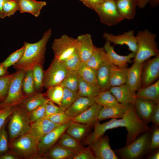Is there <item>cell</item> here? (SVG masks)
I'll return each instance as SVG.
<instances>
[{"label": "cell", "mask_w": 159, "mask_h": 159, "mask_svg": "<svg viewBox=\"0 0 159 159\" xmlns=\"http://www.w3.org/2000/svg\"><path fill=\"white\" fill-rule=\"evenodd\" d=\"M93 132L84 140L83 144L89 145L103 135L108 130L119 127H126L127 131L126 145L133 142L140 134L149 130L146 122L138 116L134 105H130L124 116L120 119H111L100 123L97 120L94 125Z\"/></svg>", "instance_id": "6da1fadb"}, {"label": "cell", "mask_w": 159, "mask_h": 159, "mask_svg": "<svg viewBox=\"0 0 159 159\" xmlns=\"http://www.w3.org/2000/svg\"><path fill=\"white\" fill-rule=\"evenodd\" d=\"M50 28L44 33L42 38L33 43L24 42L23 54L20 60L15 64L14 68L16 70L26 71L32 69L36 65L43 66L45 61V56L47 43L52 34Z\"/></svg>", "instance_id": "7a4b0ae2"}, {"label": "cell", "mask_w": 159, "mask_h": 159, "mask_svg": "<svg viewBox=\"0 0 159 159\" xmlns=\"http://www.w3.org/2000/svg\"><path fill=\"white\" fill-rule=\"evenodd\" d=\"M156 37V34L148 29L138 32L136 36L137 51L133 62L144 63L150 57L159 54Z\"/></svg>", "instance_id": "3957f363"}, {"label": "cell", "mask_w": 159, "mask_h": 159, "mask_svg": "<svg viewBox=\"0 0 159 159\" xmlns=\"http://www.w3.org/2000/svg\"><path fill=\"white\" fill-rule=\"evenodd\" d=\"M39 142L27 133L10 140L9 150L21 159H40L38 149Z\"/></svg>", "instance_id": "277c9868"}, {"label": "cell", "mask_w": 159, "mask_h": 159, "mask_svg": "<svg viewBox=\"0 0 159 159\" xmlns=\"http://www.w3.org/2000/svg\"><path fill=\"white\" fill-rule=\"evenodd\" d=\"M8 122L9 141L28 133L32 123L29 112L20 105L14 106Z\"/></svg>", "instance_id": "5b68a950"}, {"label": "cell", "mask_w": 159, "mask_h": 159, "mask_svg": "<svg viewBox=\"0 0 159 159\" xmlns=\"http://www.w3.org/2000/svg\"><path fill=\"white\" fill-rule=\"evenodd\" d=\"M25 71L19 70L13 73L7 96L0 103V109L6 107L19 105L26 96L22 89V81Z\"/></svg>", "instance_id": "8992f818"}, {"label": "cell", "mask_w": 159, "mask_h": 159, "mask_svg": "<svg viewBox=\"0 0 159 159\" xmlns=\"http://www.w3.org/2000/svg\"><path fill=\"white\" fill-rule=\"evenodd\" d=\"M148 131L144 132L130 144L116 151L124 159L138 158L150 149L151 135Z\"/></svg>", "instance_id": "52a82bcc"}, {"label": "cell", "mask_w": 159, "mask_h": 159, "mask_svg": "<svg viewBox=\"0 0 159 159\" xmlns=\"http://www.w3.org/2000/svg\"><path fill=\"white\" fill-rule=\"evenodd\" d=\"M79 46L77 38L64 34L54 40L51 48L54 54V58L63 61L77 51Z\"/></svg>", "instance_id": "ba28073f"}, {"label": "cell", "mask_w": 159, "mask_h": 159, "mask_svg": "<svg viewBox=\"0 0 159 159\" xmlns=\"http://www.w3.org/2000/svg\"><path fill=\"white\" fill-rule=\"evenodd\" d=\"M69 71L62 62L54 58L49 67L44 71L43 87L47 89L59 85Z\"/></svg>", "instance_id": "9c48e42d"}, {"label": "cell", "mask_w": 159, "mask_h": 159, "mask_svg": "<svg viewBox=\"0 0 159 159\" xmlns=\"http://www.w3.org/2000/svg\"><path fill=\"white\" fill-rule=\"evenodd\" d=\"M94 10L100 21L107 26L115 25L124 19L117 10L115 0H106L96 6Z\"/></svg>", "instance_id": "30bf717a"}, {"label": "cell", "mask_w": 159, "mask_h": 159, "mask_svg": "<svg viewBox=\"0 0 159 159\" xmlns=\"http://www.w3.org/2000/svg\"><path fill=\"white\" fill-rule=\"evenodd\" d=\"M73 122L59 126L47 134L40 139L38 145L40 159H42L43 155L53 146Z\"/></svg>", "instance_id": "8fae6325"}, {"label": "cell", "mask_w": 159, "mask_h": 159, "mask_svg": "<svg viewBox=\"0 0 159 159\" xmlns=\"http://www.w3.org/2000/svg\"><path fill=\"white\" fill-rule=\"evenodd\" d=\"M96 159H117L109 144L107 135H102L89 145Z\"/></svg>", "instance_id": "7c38bea8"}, {"label": "cell", "mask_w": 159, "mask_h": 159, "mask_svg": "<svg viewBox=\"0 0 159 159\" xmlns=\"http://www.w3.org/2000/svg\"><path fill=\"white\" fill-rule=\"evenodd\" d=\"M159 76V54L144 64L142 72L141 88L150 85L157 80Z\"/></svg>", "instance_id": "4fadbf2b"}, {"label": "cell", "mask_w": 159, "mask_h": 159, "mask_svg": "<svg viewBox=\"0 0 159 159\" xmlns=\"http://www.w3.org/2000/svg\"><path fill=\"white\" fill-rule=\"evenodd\" d=\"M134 33V31L132 30L117 35L105 32L104 33L103 37L106 41L112 43L114 45H126L129 50L136 53L137 47Z\"/></svg>", "instance_id": "5bb4252c"}, {"label": "cell", "mask_w": 159, "mask_h": 159, "mask_svg": "<svg viewBox=\"0 0 159 159\" xmlns=\"http://www.w3.org/2000/svg\"><path fill=\"white\" fill-rule=\"evenodd\" d=\"M109 62L111 64L121 68L127 67L128 63L132 62L131 59L134 58L136 53L131 52L126 55H121L114 50L111 43L106 41L103 47Z\"/></svg>", "instance_id": "9a60e30c"}, {"label": "cell", "mask_w": 159, "mask_h": 159, "mask_svg": "<svg viewBox=\"0 0 159 159\" xmlns=\"http://www.w3.org/2000/svg\"><path fill=\"white\" fill-rule=\"evenodd\" d=\"M109 90L120 103L125 105H134L136 99V92L126 84L112 86Z\"/></svg>", "instance_id": "2e32d148"}, {"label": "cell", "mask_w": 159, "mask_h": 159, "mask_svg": "<svg viewBox=\"0 0 159 159\" xmlns=\"http://www.w3.org/2000/svg\"><path fill=\"white\" fill-rule=\"evenodd\" d=\"M60 125L45 117L32 122L28 133L39 141L47 134Z\"/></svg>", "instance_id": "e0dca14e"}, {"label": "cell", "mask_w": 159, "mask_h": 159, "mask_svg": "<svg viewBox=\"0 0 159 159\" xmlns=\"http://www.w3.org/2000/svg\"><path fill=\"white\" fill-rule=\"evenodd\" d=\"M144 63L133 62L129 67L126 84L134 91L136 92L141 87L142 72Z\"/></svg>", "instance_id": "ac0fdd59"}, {"label": "cell", "mask_w": 159, "mask_h": 159, "mask_svg": "<svg viewBox=\"0 0 159 159\" xmlns=\"http://www.w3.org/2000/svg\"><path fill=\"white\" fill-rule=\"evenodd\" d=\"M79 44L78 52L82 62H86L94 51V45L91 35L89 34L80 35L77 38Z\"/></svg>", "instance_id": "d6986e66"}, {"label": "cell", "mask_w": 159, "mask_h": 159, "mask_svg": "<svg viewBox=\"0 0 159 159\" xmlns=\"http://www.w3.org/2000/svg\"><path fill=\"white\" fill-rule=\"evenodd\" d=\"M156 104L151 100L136 98L134 105L139 117L147 122H149Z\"/></svg>", "instance_id": "ffe728a7"}, {"label": "cell", "mask_w": 159, "mask_h": 159, "mask_svg": "<svg viewBox=\"0 0 159 159\" xmlns=\"http://www.w3.org/2000/svg\"><path fill=\"white\" fill-rule=\"evenodd\" d=\"M95 102L94 98L79 96L65 112L74 117L84 112Z\"/></svg>", "instance_id": "44dd1931"}, {"label": "cell", "mask_w": 159, "mask_h": 159, "mask_svg": "<svg viewBox=\"0 0 159 159\" xmlns=\"http://www.w3.org/2000/svg\"><path fill=\"white\" fill-rule=\"evenodd\" d=\"M102 106L95 102L87 109L78 116L74 118L73 122L94 125L97 120V117Z\"/></svg>", "instance_id": "7402d4cb"}, {"label": "cell", "mask_w": 159, "mask_h": 159, "mask_svg": "<svg viewBox=\"0 0 159 159\" xmlns=\"http://www.w3.org/2000/svg\"><path fill=\"white\" fill-rule=\"evenodd\" d=\"M115 3L118 12L124 19L134 18L138 6L137 0H116Z\"/></svg>", "instance_id": "603a6c76"}, {"label": "cell", "mask_w": 159, "mask_h": 159, "mask_svg": "<svg viewBox=\"0 0 159 159\" xmlns=\"http://www.w3.org/2000/svg\"><path fill=\"white\" fill-rule=\"evenodd\" d=\"M17 0L19 6V11L20 13H29L36 17L39 15L41 9L47 4L45 1L36 0Z\"/></svg>", "instance_id": "cb8c5ba5"}, {"label": "cell", "mask_w": 159, "mask_h": 159, "mask_svg": "<svg viewBox=\"0 0 159 159\" xmlns=\"http://www.w3.org/2000/svg\"><path fill=\"white\" fill-rule=\"evenodd\" d=\"M48 99L39 92L26 96L19 105L29 113L39 106L46 103Z\"/></svg>", "instance_id": "d4e9b609"}, {"label": "cell", "mask_w": 159, "mask_h": 159, "mask_svg": "<svg viewBox=\"0 0 159 159\" xmlns=\"http://www.w3.org/2000/svg\"><path fill=\"white\" fill-rule=\"evenodd\" d=\"M136 98L152 100L159 103V80L152 84L141 88L136 92Z\"/></svg>", "instance_id": "484cf974"}, {"label": "cell", "mask_w": 159, "mask_h": 159, "mask_svg": "<svg viewBox=\"0 0 159 159\" xmlns=\"http://www.w3.org/2000/svg\"><path fill=\"white\" fill-rule=\"evenodd\" d=\"M129 68H120L111 63L110 70V82L112 86L126 84Z\"/></svg>", "instance_id": "4316f807"}, {"label": "cell", "mask_w": 159, "mask_h": 159, "mask_svg": "<svg viewBox=\"0 0 159 159\" xmlns=\"http://www.w3.org/2000/svg\"><path fill=\"white\" fill-rule=\"evenodd\" d=\"M111 63L102 64L97 70V85L100 91L109 90L111 87L110 82V70Z\"/></svg>", "instance_id": "83f0119b"}, {"label": "cell", "mask_w": 159, "mask_h": 159, "mask_svg": "<svg viewBox=\"0 0 159 159\" xmlns=\"http://www.w3.org/2000/svg\"><path fill=\"white\" fill-rule=\"evenodd\" d=\"M129 105L124 107H102L99 112L97 120L102 121L109 118H122L125 114Z\"/></svg>", "instance_id": "f1b7e54d"}, {"label": "cell", "mask_w": 159, "mask_h": 159, "mask_svg": "<svg viewBox=\"0 0 159 159\" xmlns=\"http://www.w3.org/2000/svg\"><path fill=\"white\" fill-rule=\"evenodd\" d=\"M75 71L87 83L94 86L97 85V70L89 67L85 62H81Z\"/></svg>", "instance_id": "f546056e"}, {"label": "cell", "mask_w": 159, "mask_h": 159, "mask_svg": "<svg viewBox=\"0 0 159 159\" xmlns=\"http://www.w3.org/2000/svg\"><path fill=\"white\" fill-rule=\"evenodd\" d=\"M76 152L57 144L44 154L42 159H71Z\"/></svg>", "instance_id": "4dcf8cb0"}, {"label": "cell", "mask_w": 159, "mask_h": 159, "mask_svg": "<svg viewBox=\"0 0 159 159\" xmlns=\"http://www.w3.org/2000/svg\"><path fill=\"white\" fill-rule=\"evenodd\" d=\"M94 99L95 102L103 107H124L128 105L119 103L109 90L101 91Z\"/></svg>", "instance_id": "1f68e13d"}, {"label": "cell", "mask_w": 159, "mask_h": 159, "mask_svg": "<svg viewBox=\"0 0 159 159\" xmlns=\"http://www.w3.org/2000/svg\"><path fill=\"white\" fill-rule=\"evenodd\" d=\"M107 62L109 61L103 48L95 46L92 54L85 63L89 67L97 70L102 64Z\"/></svg>", "instance_id": "d6a6232c"}, {"label": "cell", "mask_w": 159, "mask_h": 159, "mask_svg": "<svg viewBox=\"0 0 159 159\" xmlns=\"http://www.w3.org/2000/svg\"><path fill=\"white\" fill-rule=\"evenodd\" d=\"M91 126L88 124L73 122L66 131L67 134L80 141L89 131Z\"/></svg>", "instance_id": "836d02e7"}, {"label": "cell", "mask_w": 159, "mask_h": 159, "mask_svg": "<svg viewBox=\"0 0 159 159\" xmlns=\"http://www.w3.org/2000/svg\"><path fill=\"white\" fill-rule=\"evenodd\" d=\"M78 75L79 87L77 92L79 96L92 98L97 96L101 91L98 86H94L88 84L78 74Z\"/></svg>", "instance_id": "e575fe53"}, {"label": "cell", "mask_w": 159, "mask_h": 159, "mask_svg": "<svg viewBox=\"0 0 159 159\" xmlns=\"http://www.w3.org/2000/svg\"><path fill=\"white\" fill-rule=\"evenodd\" d=\"M58 145L77 153L84 149V147L77 140L67 134L64 133L62 135Z\"/></svg>", "instance_id": "d590c367"}, {"label": "cell", "mask_w": 159, "mask_h": 159, "mask_svg": "<svg viewBox=\"0 0 159 159\" xmlns=\"http://www.w3.org/2000/svg\"><path fill=\"white\" fill-rule=\"evenodd\" d=\"M62 87L73 91H77L79 87L78 75L75 71H69L59 84Z\"/></svg>", "instance_id": "8d00e7d4"}, {"label": "cell", "mask_w": 159, "mask_h": 159, "mask_svg": "<svg viewBox=\"0 0 159 159\" xmlns=\"http://www.w3.org/2000/svg\"><path fill=\"white\" fill-rule=\"evenodd\" d=\"M22 85L23 91L26 96L36 92L35 88L32 69L25 71Z\"/></svg>", "instance_id": "74e56055"}, {"label": "cell", "mask_w": 159, "mask_h": 159, "mask_svg": "<svg viewBox=\"0 0 159 159\" xmlns=\"http://www.w3.org/2000/svg\"><path fill=\"white\" fill-rule=\"evenodd\" d=\"M47 89L46 95L47 98L59 106L63 95V87L59 85Z\"/></svg>", "instance_id": "f35d334b"}, {"label": "cell", "mask_w": 159, "mask_h": 159, "mask_svg": "<svg viewBox=\"0 0 159 159\" xmlns=\"http://www.w3.org/2000/svg\"><path fill=\"white\" fill-rule=\"evenodd\" d=\"M79 96L77 91H73L63 87V95L59 106L65 111Z\"/></svg>", "instance_id": "ab89813d"}, {"label": "cell", "mask_w": 159, "mask_h": 159, "mask_svg": "<svg viewBox=\"0 0 159 159\" xmlns=\"http://www.w3.org/2000/svg\"><path fill=\"white\" fill-rule=\"evenodd\" d=\"M32 70L35 90L36 92H39L43 87L44 71L43 66L36 65L33 67Z\"/></svg>", "instance_id": "60d3db41"}, {"label": "cell", "mask_w": 159, "mask_h": 159, "mask_svg": "<svg viewBox=\"0 0 159 159\" xmlns=\"http://www.w3.org/2000/svg\"><path fill=\"white\" fill-rule=\"evenodd\" d=\"M24 46L10 54L9 56L0 64L6 69L14 65L22 57L24 51Z\"/></svg>", "instance_id": "b9f144b4"}, {"label": "cell", "mask_w": 159, "mask_h": 159, "mask_svg": "<svg viewBox=\"0 0 159 159\" xmlns=\"http://www.w3.org/2000/svg\"><path fill=\"white\" fill-rule=\"evenodd\" d=\"M62 62L69 70L76 71L81 62L78 49L71 56Z\"/></svg>", "instance_id": "7bdbcfd3"}, {"label": "cell", "mask_w": 159, "mask_h": 159, "mask_svg": "<svg viewBox=\"0 0 159 159\" xmlns=\"http://www.w3.org/2000/svg\"><path fill=\"white\" fill-rule=\"evenodd\" d=\"M13 73L0 77V99L2 101L6 98Z\"/></svg>", "instance_id": "ee69618b"}, {"label": "cell", "mask_w": 159, "mask_h": 159, "mask_svg": "<svg viewBox=\"0 0 159 159\" xmlns=\"http://www.w3.org/2000/svg\"><path fill=\"white\" fill-rule=\"evenodd\" d=\"M47 118L54 123L61 125L73 122L74 117L68 115L64 112L55 114Z\"/></svg>", "instance_id": "f6af8a7d"}, {"label": "cell", "mask_w": 159, "mask_h": 159, "mask_svg": "<svg viewBox=\"0 0 159 159\" xmlns=\"http://www.w3.org/2000/svg\"><path fill=\"white\" fill-rule=\"evenodd\" d=\"M19 11L17 0H5L3 5V11L5 17H10Z\"/></svg>", "instance_id": "bcb514c9"}, {"label": "cell", "mask_w": 159, "mask_h": 159, "mask_svg": "<svg viewBox=\"0 0 159 159\" xmlns=\"http://www.w3.org/2000/svg\"><path fill=\"white\" fill-rule=\"evenodd\" d=\"M7 122L0 129V155L9 150V137L7 132L5 129Z\"/></svg>", "instance_id": "7dc6e473"}, {"label": "cell", "mask_w": 159, "mask_h": 159, "mask_svg": "<svg viewBox=\"0 0 159 159\" xmlns=\"http://www.w3.org/2000/svg\"><path fill=\"white\" fill-rule=\"evenodd\" d=\"M45 104L46 103L39 106L29 113V117L32 123L45 117Z\"/></svg>", "instance_id": "c3c4849f"}, {"label": "cell", "mask_w": 159, "mask_h": 159, "mask_svg": "<svg viewBox=\"0 0 159 159\" xmlns=\"http://www.w3.org/2000/svg\"><path fill=\"white\" fill-rule=\"evenodd\" d=\"M14 108V107H8L0 109V129L8 122Z\"/></svg>", "instance_id": "681fc988"}, {"label": "cell", "mask_w": 159, "mask_h": 159, "mask_svg": "<svg viewBox=\"0 0 159 159\" xmlns=\"http://www.w3.org/2000/svg\"><path fill=\"white\" fill-rule=\"evenodd\" d=\"M45 110L46 117L55 114L65 112L63 109L59 106L55 105L54 103L49 99L46 103Z\"/></svg>", "instance_id": "f907efd6"}, {"label": "cell", "mask_w": 159, "mask_h": 159, "mask_svg": "<svg viewBox=\"0 0 159 159\" xmlns=\"http://www.w3.org/2000/svg\"><path fill=\"white\" fill-rule=\"evenodd\" d=\"M72 159H96L89 147L85 148L75 153L71 158Z\"/></svg>", "instance_id": "816d5d0a"}, {"label": "cell", "mask_w": 159, "mask_h": 159, "mask_svg": "<svg viewBox=\"0 0 159 159\" xmlns=\"http://www.w3.org/2000/svg\"><path fill=\"white\" fill-rule=\"evenodd\" d=\"M159 147V126H155L150 135L149 149H155Z\"/></svg>", "instance_id": "f5cc1de1"}, {"label": "cell", "mask_w": 159, "mask_h": 159, "mask_svg": "<svg viewBox=\"0 0 159 159\" xmlns=\"http://www.w3.org/2000/svg\"><path fill=\"white\" fill-rule=\"evenodd\" d=\"M151 122L155 126L159 125V103L156 104L155 108L150 118L149 122Z\"/></svg>", "instance_id": "db71d44e"}, {"label": "cell", "mask_w": 159, "mask_h": 159, "mask_svg": "<svg viewBox=\"0 0 159 159\" xmlns=\"http://www.w3.org/2000/svg\"><path fill=\"white\" fill-rule=\"evenodd\" d=\"M86 6L94 10L95 7L106 0H79Z\"/></svg>", "instance_id": "11a10c76"}, {"label": "cell", "mask_w": 159, "mask_h": 159, "mask_svg": "<svg viewBox=\"0 0 159 159\" xmlns=\"http://www.w3.org/2000/svg\"><path fill=\"white\" fill-rule=\"evenodd\" d=\"M19 156L10 150L7 152L0 155V159H21Z\"/></svg>", "instance_id": "9f6ffc18"}, {"label": "cell", "mask_w": 159, "mask_h": 159, "mask_svg": "<svg viewBox=\"0 0 159 159\" xmlns=\"http://www.w3.org/2000/svg\"><path fill=\"white\" fill-rule=\"evenodd\" d=\"M138 6L140 8H144L149 2L150 0H137Z\"/></svg>", "instance_id": "6f0895ef"}, {"label": "cell", "mask_w": 159, "mask_h": 159, "mask_svg": "<svg viewBox=\"0 0 159 159\" xmlns=\"http://www.w3.org/2000/svg\"><path fill=\"white\" fill-rule=\"evenodd\" d=\"M9 74L8 69L6 68L0 64V77Z\"/></svg>", "instance_id": "680465c9"}, {"label": "cell", "mask_w": 159, "mask_h": 159, "mask_svg": "<svg viewBox=\"0 0 159 159\" xmlns=\"http://www.w3.org/2000/svg\"><path fill=\"white\" fill-rule=\"evenodd\" d=\"M5 0H0V18L3 19L5 18L3 11V6Z\"/></svg>", "instance_id": "91938a15"}, {"label": "cell", "mask_w": 159, "mask_h": 159, "mask_svg": "<svg viewBox=\"0 0 159 159\" xmlns=\"http://www.w3.org/2000/svg\"><path fill=\"white\" fill-rule=\"evenodd\" d=\"M151 159H159V152L158 151L154 153L150 157Z\"/></svg>", "instance_id": "94428289"}, {"label": "cell", "mask_w": 159, "mask_h": 159, "mask_svg": "<svg viewBox=\"0 0 159 159\" xmlns=\"http://www.w3.org/2000/svg\"><path fill=\"white\" fill-rule=\"evenodd\" d=\"M155 2H157V3L158 2H159V0H153Z\"/></svg>", "instance_id": "6125c7cd"}, {"label": "cell", "mask_w": 159, "mask_h": 159, "mask_svg": "<svg viewBox=\"0 0 159 159\" xmlns=\"http://www.w3.org/2000/svg\"><path fill=\"white\" fill-rule=\"evenodd\" d=\"M2 102L1 100L0 99V103Z\"/></svg>", "instance_id": "be15d7a7"}]
</instances>
